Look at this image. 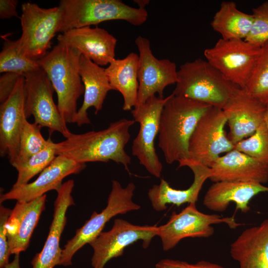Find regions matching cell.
<instances>
[{"instance_id": "cell-1", "label": "cell", "mask_w": 268, "mask_h": 268, "mask_svg": "<svg viewBox=\"0 0 268 268\" xmlns=\"http://www.w3.org/2000/svg\"><path fill=\"white\" fill-rule=\"evenodd\" d=\"M134 123V120L121 119L102 130L71 133L65 140L56 143V155L83 164L113 161L129 171L131 158L125 148L131 138L130 129Z\"/></svg>"}, {"instance_id": "cell-2", "label": "cell", "mask_w": 268, "mask_h": 268, "mask_svg": "<svg viewBox=\"0 0 268 268\" xmlns=\"http://www.w3.org/2000/svg\"><path fill=\"white\" fill-rule=\"evenodd\" d=\"M212 106L173 93L160 117L158 147L166 163L171 164L189 157L190 137L201 117Z\"/></svg>"}, {"instance_id": "cell-3", "label": "cell", "mask_w": 268, "mask_h": 268, "mask_svg": "<svg viewBox=\"0 0 268 268\" xmlns=\"http://www.w3.org/2000/svg\"><path fill=\"white\" fill-rule=\"evenodd\" d=\"M81 55L75 49L58 43L38 61L57 93V107L66 124L73 123L77 100L84 92L79 72Z\"/></svg>"}, {"instance_id": "cell-4", "label": "cell", "mask_w": 268, "mask_h": 268, "mask_svg": "<svg viewBox=\"0 0 268 268\" xmlns=\"http://www.w3.org/2000/svg\"><path fill=\"white\" fill-rule=\"evenodd\" d=\"M172 93L223 109L240 88L228 80L206 60L181 65Z\"/></svg>"}, {"instance_id": "cell-5", "label": "cell", "mask_w": 268, "mask_h": 268, "mask_svg": "<svg viewBox=\"0 0 268 268\" xmlns=\"http://www.w3.org/2000/svg\"><path fill=\"white\" fill-rule=\"evenodd\" d=\"M58 32L113 20L140 26L146 21L145 9L134 8L120 0H61Z\"/></svg>"}, {"instance_id": "cell-6", "label": "cell", "mask_w": 268, "mask_h": 268, "mask_svg": "<svg viewBox=\"0 0 268 268\" xmlns=\"http://www.w3.org/2000/svg\"><path fill=\"white\" fill-rule=\"evenodd\" d=\"M135 189V186L133 183H130L123 188L118 181H112L106 207L100 213L94 211L89 219L77 229L75 235L67 241L62 250L59 265L71 266L75 253L102 232L106 223L114 216L140 208L139 205L132 200Z\"/></svg>"}, {"instance_id": "cell-7", "label": "cell", "mask_w": 268, "mask_h": 268, "mask_svg": "<svg viewBox=\"0 0 268 268\" xmlns=\"http://www.w3.org/2000/svg\"><path fill=\"white\" fill-rule=\"evenodd\" d=\"M20 19L22 34L17 40L20 50L27 58L38 61L49 52L51 40L58 32L60 8H44L36 3L25 2L21 5Z\"/></svg>"}, {"instance_id": "cell-8", "label": "cell", "mask_w": 268, "mask_h": 268, "mask_svg": "<svg viewBox=\"0 0 268 268\" xmlns=\"http://www.w3.org/2000/svg\"><path fill=\"white\" fill-rule=\"evenodd\" d=\"M261 47L243 39H219L205 49L206 60L228 80L244 89L259 58Z\"/></svg>"}, {"instance_id": "cell-9", "label": "cell", "mask_w": 268, "mask_h": 268, "mask_svg": "<svg viewBox=\"0 0 268 268\" xmlns=\"http://www.w3.org/2000/svg\"><path fill=\"white\" fill-rule=\"evenodd\" d=\"M24 111L27 119L46 127L50 133L58 132L66 138L71 132L63 120L53 100L54 88L47 73L41 67L24 75Z\"/></svg>"}, {"instance_id": "cell-10", "label": "cell", "mask_w": 268, "mask_h": 268, "mask_svg": "<svg viewBox=\"0 0 268 268\" xmlns=\"http://www.w3.org/2000/svg\"><path fill=\"white\" fill-rule=\"evenodd\" d=\"M169 97L152 96L131 111L134 121L139 124L138 133L133 141L132 153L156 178L161 177L163 166L155 150V139L159 134L161 113Z\"/></svg>"}, {"instance_id": "cell-11", "label": "cell", "mask_w": 268, "mask_h": 268, "mask_svg": "<svg viewBox=\"0 0 268 268\" xmlns=\"http://www.w3.org/2000/svg\"><path fill=\"white\" fill-rule=\"evenodd\" d=\"M227 118L222 109L211 107L200 119L190 137L189 158L208 167L223 153L234 148L224 128Z\"/></svg>"}, {"instance_id": "cell-12", "label": "cell", "mask_w": 268, "mask_h": 268, "mask_svg": "<svg viewBox=\"0 0 268 268\" xmlns=\"http://www.w3.org/2000/svg\"><path fill=\"white\" fill-rule=\"evenodd\" d=\"M225 223L231 229L241 225L234 216L223 217L216 214L202 213L198 210L196 203H191L180 212H173L167 222L158 226L164 251L173 248L182 239L188 238H208L214 229L212 225Z\"/></svg>"}, {"instance_id": "cell-13", "label": "cell", "mask_w": 268, "mask_h": 268, "mask_svg": "<svg viewBox=\"0 0 268 268\" xmlns=\"http://www.w3.org/2000/svg\"><path fill=\"white\" fill-rule=\"evenodd\" d=\"M158 234V226L136 225L122 219H115L111 230L101 232L89 243L93 250V268H104L109 260L122 255L127 247L138 240L142 241L144 248H147Z\"/></svg>"}, {"instance_id": "cell-14", "label": "cell", "mask_w": 268, "mask_h": 268, "mask_svg": "<svg viewBox=\"0 0 268 268\" xmlns=\"http://www.w3.org/2000/svg\"><path fill=\"white\" fill-rule=\"evenodd\" d=\"M135 43L139 52L137 106L156 94L164 98L165 88L177 83L178 70L174 62L167 59L159 60L153 55L148 39L138 36Z\"/></svg>"}, {"instance_id": "cell-15", "label": "cell", "mask_w": 268, "mask_h": 268, "mask_svg": "<svg viewBox=\"0 0 268 268\" xmlns=\"http://www.w3.org/2000/svg\"><path fill=\"white\" fill-rule=\"evenodd\" d=\"M24 76L18 78L9 96L0 106V155L12 165L17 159L24 121Z\"/></svg>"}, {"instance_id": "cell-16", "label": "cell", "mask_w": 268, "mask_h": 268, "mask_svg": "<svg viewBox=\"0 0 268 268\" xmlns=\"http://www.w3.org/2000/svg\"><path fill=\"white\" fill-rule=\"evenodd\" d=\"M86 164L75 162L66 157L57 155L52 162L33 182L16 188H12L1 194L0 203L7 200L28 201L39 198L51 190L57 191L63 184L65 178L80 173Z\"/></svg>"}, {"instance_id": "cell-17", "label": "cell", "mask_w": 268, "mask_h": 268, "mask_svg": "<svg viewBox=\"0 0 268 268\" xmlns=\"http://www.w3.org/2000/svg\"><path fill=\"white\" fill-rule=\"evenodd\" d=\"M267 105L239 88L222 109L235 144L253 134L264 121Z\"/></svg>"}, {"instance_id": "cell-18", "label": "cell", "mask_w": 268, "mask_h": 268, "mask_svg": "<svg viewBox=\"0 0 268 268\" xmlns=\"http://www.w3.org/2000/svg\"><path fill=\"white\" fill-rule=\"evenodd\" d=\"M58 43L79 51L102 67L115 59L117 40L106 30L86 26L67 30L58 35Z\"/></svg>"}, {"instance_id": "cell-19", "label": "cell", "mask_w": 268, "mask_h": 268, "mask_svg": "<svg viewBox=\"0 0 268 268\" xmlns=\"http://www.w3.org/2000/svg\"><path fill=\"white\" fill-rule=\"evenodd\" d=\"M74 186L73 180L64 183L56 191L54 203L53 218L49 232L41 251L36 254L31 263L32 268H54L59 265L62 250L60 247L62 234L67 223V208L74 205L71 193Z\"/></svg>"}, {"instance_id": "cell-20", "label": "cell", "mask_w": 268, "mask_h": 268, "mask_svg": "<svg viewBox=\"0 0 268 268\" xmlns=\"http://www.w3.org/2000/svg\"><path fill=\"white\" fill-rule=\"evenodd\" d=\"M178 167H189L194 174V181L187 189L172 188L164 179L158 185L149 189L148 196L154 210L157 211L166 209L167 204H173L180 206L185 203H196L200 192L205 181L209 179L211 172L210 167L189 158L180 160Z\"/></svg>"}, {"instance_id": "cell-21", "label": "cell", "mask_w": 268, "mask_h": 268, "mask_svg": "<svg viewBox=\"0 0 268 268\" xmlns=\"http://www.w3.org/2000/svg\"><path fill=\"white\" fill-rule=\"evenodd\" d=\"M45 194L30 201H17L7 221L9 252L19 254L28 248L32 233L42 212L45 209Z\"/></svg>"}, {"instance_id": "cell-22", "label": "cell", "mask_w": 268, "mask_h": 268, "mask_svg": "<svg viewBox=\"0 0 268 268\" xmlns=\"http://www.w3.org/2000/svg\"><path fill=\"white\" fill-rule=\"evenodd\" d=\"M213 182H252L262 184L268 182V165L233 149L220 156L211 166Z\"/></svg>"}, {"instance_id": "cell-23", "label": "cell", "mask_w": 268, "mask_h": 268, "mask_svg": "<svg viewBox=\"0 0 268 268\" xmlns=\"http://www.w3.org/2000/svg\"><path fill=\"white\" fill-rule=\"evenodd\" d=\"M268 192V187L252 182L220 181L214 182L208 188L203 200V205L210 210L223 212L229 204H236V210L246 213L249 203L257 195Z\"/></svg>"}, {"instance_id": "cell-24", "label": "cell", "mask_w": 268, "mask_h": 268, "mask_svg": "<svg viewBox=\"0 0 268 268\" xmlns=\"http://www.w3.org/2000/svg\"><path fill=\"white\" fill-rule=\"evenodd\" d=\"M79 72L84 87V98L73 123L80 127L90 124L87 110L93 107L97 114L102 109L108 92L113 89L105 68L82 55L79 59Z\"/></svg>"}, {"instance_id": "cell-25", "label": "cell", "mask_w": 268, "mask_h": 268, "mask_svg": "<svg viewBox=\"0 0 268 268\" xmlns=\"http://www.w3.org/2000/svg\"><path fill=\"white\" fill-rule=\"evenodd\" d=\"M239 268H268V218L245 229L230 245Z\"/></svg>"}, {"instance_id": "cell-26", "label": "cell", "mask_w": 268, "mask_h": 268, "mask_svg": "<svg viewBox=\"0 0 268 268\" xmlns=\"http://www.w3.org/2000/svg\"><path fill=\"white\" fill-rule=\"evenodd\" d=\"M138 55L129 54L122 59H114L105 68L113 90L123 96L124 111L131 110L137 103Z\"/></svg>"}, {"instance_id": "cell-27", "label": "cell", "mask_w": 268, "mask_h": 268, "mask_svg": "<svg viewBox=\"0 0 268 268\" xmlns=\"http://www.w3.org/2000/svg\"><path fill=\"white\" fill-rule=\"evenodd\" d=\"M253 18L252 14L240 11L235 2L224 1L215 13L210 25L222 39L245 40L251 28Z\"/></svg>"}, {"instance_id": "cell-28", "label": "cell", "mask_w": 268, "mask_h": 268, "mask_svg": "<svg viewBox=\"0 0 268 268\" xmlns=\"http://www.w3.org/2000/svg\"><path fill=\"white\" fill-rule=\"evenodd\" d=\"M40 68L39 61L31 60L22 54L17 40L5 39L0 53V73L13 72L24 75Z\"/></svg>"}, {"instance_id": "cell-29", "label": "cell", "mask_w": 268, "mask_h": 268, "mask_svg": "<svg viewBox=\"0 0 268 268\" xmlns=\"http://www.w3.org/2000/svg\"><path fill=\"white\" fill-rule=\"evenodd\" d=\"M56 156V143L50 138L48 144L43 149L13 167L17 171V177L12 188L28 183L33 177L47 167Z\"/></svg>"}, {"instance_id": "cell-30", "label": "cell", "mask_w": 268, "mask_h": 268, "mask_svg": "<svg viewBox=\"0 0 268 268\" xmlns=\"http://www.w3.org/2000/svg\"><path fill=\"white\" fill-rule=\"evenodd\" d=\"M244 89L264 104L268 105V42L261 47L253 73Z\"/></svg>"}, {"instance_id": "cell-31", "label": "cell", "mask_w": 268, "mask_h": 268, "mask_svg": "<svg viewBox=\"0 0 268 268\" xmlns=\"http://www.w3.org/2000/svg\"><path fill=\"white\" fill-rule=\"evenodd\" d=\"M42 127L35 123H30L26 119L21 132L19 150L13 167L20 164L30 157L43 149L49 143L50 138H44L41 132Z\"/></svg>"}, {"instance_id": "cell-32", "label": "cell", "mask_w": 268, "mask_h": 268, "mask_svg": "<svg viewBox=\"0 0 268 268\" xmlns=\"http://www.w3.org/2000/svg\"><path fill=\"white\" fill-rule=\"evenodd\" d=\"M268 165V129L264 121L250 136L234 144V148Z\"/></svg>"}, {"instance_id": "cell-33", "label": "cell", "mask_w": 268, "mask_h": 268, "mask_svg": "<svg viewBox=\"0 0 268 268\" xmlns=\"http://www.w3.org/2000/svg\"><path fill=\"white\" fill-rule=\"evenodd\" d=\"M253 22L246 41L261 47L268 42V1L252 10Z\"/></svg>"}, {"instance_id": "cell-34", "label": "cell", "mask_w": 268, "mask_h": 268, "mask_svg": "<svg viewBox=\"0 0 268 268\" xmlns=\"http://www.w3.org/2000/svg\"><path fill=\"white\" fill-rule=\"evenodd\" d=\"M11 209L0 204V268L9 263V252L5 225L11 212Z\"/></svg>"}, {"instance_id": "cell-35", "label": "cell", "mask_w": 268, "mask_h": 268, "mask_svg": "<svg viewBox=\"0 0 268 268\" xmlns=\"http://www.w3.org/2000/svg\"><path fill=\"white\" fill-rule=\"evenodd\" d=\"M156 268H226L219 265L206 261H201L196 264L171 259H163L155 265Z\"/></svg>"}, {"instance_id": "cell-36", "label": "cell", "mask_w": 268, "mask_h": 268, "mask_svg": "<svg viewBox=\"0 0 268 268\" xmlns=\"http://www.w3.org/2000/svg\"><path fill=\"white\" fill-rule=\"evenodd\" d=\"M22 75L13 72L3 73L0 77V102H3L11 94L17 80Z\"/></svg>"}, {"instance_id": "cell-37", "label": "cell", "mask_w": 268, "mask_h": 268, "mask_svg": "<svg viewBox=\"0 0 268 268\" xmlns=\"http://www.w3.org/2000/svg\"><path fill=\"white\" fill-rule=\"evenodd\" d=\"M18 1L15 0H0V18L8 19L12 17H18L16 7Z\"/></svg>"}, {"instance_id": "cell-38", "label": "cell", "mask_w": 268, "mask_h": 268, "mask_svg": "<svg viewBox=\"0 0 268 268\" xmlns=\"http://www.w3.org/2000/svg\"><path fill=\"white\" fill-rule=\"evenodd\" d=\"M4 268H20L19 265V254H15L12 261L6 265Z\"/></svg>"}, {"instance_id": "cell-39", "label": "cell", "mask_w": 268, "mask_h": 268, "mask_svg": "<svg viewBox=\"0 0 268 268\" xmlns=\"http://www.w3.org/2000/svg\"><path fill=\"white\" fill-rule=\"evenodd\" d=\"M134 1L138 5V8L142 9H145V7L149 3L148 0H134Z\"/></svg>"}, {"instance_id": "cell-40", "label": "cell", "mask_w": 268, "mask_h": 268, "mask_svg": "<svg viewBox=\"0 0 268 268\" xmlns=\"http://www.w3.org/2000/svg\"><path fill=\"white\" fill-rule=\"evenodd\" d=\"M264 122L268 129V105H267V109L264 117Z\"/></svg>"}]
</instances>
